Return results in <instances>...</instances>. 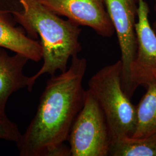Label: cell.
I'll return each mask as SVG.
<instances>
[{
  "label": "cell",
  "instance_id": "cell-13",
  "mask_svg": "<svg viewBox=\"0 0 156 156\" xmlns=\"http://www.w3.org/2000/svg\"><path fill=\"white\" fill-rule=\"evenodd\" d=\"M154 2V11L156 12V0H153ZM152 26V28L153 29L154 31L155 32V33L156 34V20H155V22L153 23V25L151 26Z\"/></svg>",
  "mask_w": 156,
  "mask_h": 156
},
{
  "label": "cell",
  "instance_id": "cell-7",
  "mask_svg": "<svg viewBox=\"0 0 156 156\" xmlns=\"http://www.w3.org/2000/svg\"><path fill=\"white\" fill-rule=\"evenodd\" d=\"M50 11L80 26H87L103 37L115 32L104 0H39Z\"/></svg>",
  "mask_w": 156,
  "mask_h": 156
},
{
  "label": "cell",
  "instance_id": "cell-9",
  "mask_svg": "<svg viewBox=\"0 0 156 156\" xmlns=\"http://www.w3.org/2000/svg\"><path fill=\"white\" fill-rule=\"evenodd\" d=\"M10 14L11 11L0 9V48L39 62L43 58L41 42L27 36L24 28L15 26Z\"/></svg>",
  "mask_w": 156,
  "mask_h": 156
},
{
  "label": "cell",
  "instance_id": "cell-12",
  "mask_svg": "<svg viewBox=\"0 0 156 156\" xmlns=\"http://www.w3.org/2000/svg\"><path fill=\"white\" fill-rule=\"evenodd\" d=\"M22 135L16 124L10 120L5 113L0 112V139L16 144Z\"/></svg>",
  "mask_w": 156,
  "mask_h": 156
},
{
  "label": "cell",
  "instance_id": "cell-2",
  "mask_svg": "<svg viewBox=\"0 0 156 156\" xmlns=\"http://www.w3.org/2000/svg\"><path fill=\"white\" fill-rule=\"evenodd\" d=\"M22 11H11L19 23L33 39L39 36L43 49L44 64L39 71L30 76L28 90L31 91L37 79L44 73L55 75L67 69L71 57L82 50L79 42L81 28L69 19L64 20L50 11L39 0H19Z\"/></svg>",
  "mask_w": 156,
  "mask_h": 156
},
{
  "label": "cell",
  "instance_id": "cell-11",
  "mask_svg": "<svg viewBox=\"0 0 156 156\" xmlns=\"http://www.w3.org/2000/svg\"><path fill=\"white\" fill-rule=\"evenodd\" d=\"M109 156H156V134L139 138H120L112 143Z\"/></svg>",
  "mask_w": 156,
  "mask_h": 156
},
{
  "label": "cell",
  "instance_id": "cell-8",
  "mask_svg": "<svg viewBox=\"0 0 156 156\" xmlns=\"http://www.w3.org/2000/svg\"><path fill=\"white\" fill-rule=\"evenodd\" d=\"M30 60L22 55H9L0 48V112L5 113L9 98L13 93L27 87L29 89L30 77L26 76L23 69Z\"/></svg>",
  "mask_w": 156,
  "mask_h": 156
},
{
  "label": "cell",
  "instance_id": "cell-1",
  "mask_svg": "<svg viewBox=\"0 0 156 156\" xmlns=\"http://www.w3.org/2000/svg\"><path fill=\"white\" fill-rule=\"evenodd\" d=\"M85 58L72 57L70 67L47 82L35 115L16 143L21 156H71L68 140L83 105Z\"/></svg>",
  "mask_w": 156,
  "mask_h": 156
},
{
  "label": "cell",
  "instance_id": "cell-5",
  "mask_svg": "<svg viewBox=\"0 0 156 156\" xmlns=\"http://www.w3.org/2000/svg\"><path fill=\"white\" fill-rule=\"evenodd\" d=\"M104 1L117 34L121 51L123 89L131 98L135 92L131 81V68L137 51L135 26L138 15V0Z\"/></svg>",
  "mask_w": 156,
  "mask_h": 156
},
{
  "label": "cell",
  "instance_id": "cell-3",
  "mask_svg": "<svg viewBox=\"0 0 156 156\" xmlns=\"http://www.w3.org/2000/svg\"><path fill=\"white\" fill-rule=\"evenodd\" d=\"M88 86L104 112L112 143L131 137L136 128V106L123 89L122 61L101 68L90 78Z\"/></svg>",
  "mask_w": 156,
  "mask_h": 156
},
{
  "label": "cell",
  "instance_id": "cell-4",
  "mask_svg": "<svg viewBox=\"0 0 156 156\" xmlns=\"http://www.w3.org/2000/svg\"><path fill=\"white\" fill-rule=\"evenodd\" d=\"M68 140L71 156L109 155L112 140L104 112L89 90L76 118Z\"/></svg>",
  "mask_w": 156,
  "mask_h": 156
},
{
  "label": "cell",
  "instance_id": "cell-10",
  "mask_svg": "<svg viewBox=\"0 0 156 156\" xmlns=\"http://www.w3.org/2000/svg\"><path fill=\"white\" fill-rule=\"evenodd\" d=\"M147 91L136 105V124L131 137L144 138L156 134V82Z\"/></svg>",
  "mask_w": 156,
  "mask_h": 156
},
{
  "label": "cell",
  "instance_id": "cell-6",
  "mask_svg": "<svg viewBox=\"0 0 156 156\" xmlns=\"http://www.w3.org/2000/svg\"><path fill=\"white\" fill-rule=\"evenodd\" d=\"M149 8L145 0H138L135 28L137 51L131 68V81L135 91L156 82V34L149 20Z\"/></svg>",
  "mask_w": 156,
  "mask_h": 156
}]
</instances>
